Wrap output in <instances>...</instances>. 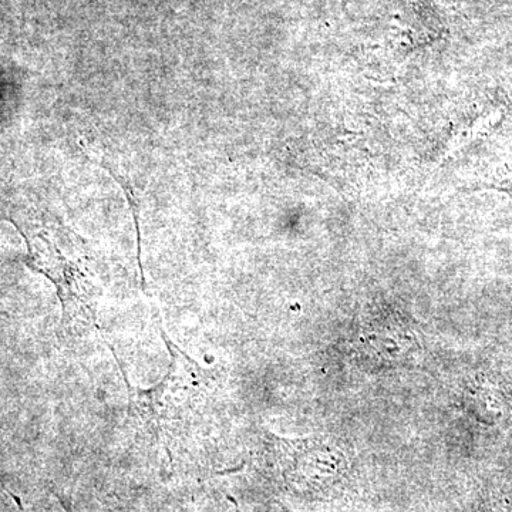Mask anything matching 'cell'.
Masks as SVG:
<instances>
[{"mask_svg":"<svg viewBox=\"0 0 512 512\" xmlns=\"http://www.w3.org/2000/svg\"><path fill=\"white\" fill-rule=\"evenodd\" d=\"M28 245L25 264L32 271L45 275L56 286L62 303V322L69 332H92L97 325V305L101 289L89 265L79 255H69L46 231L28 232L19 229Z\"/></svg>","mask_w":512,"mask_h":512,"instance_id":"2","label":"cell"},{"mask_svg":"<svg viewBox=\"0 0 512 512\" xmlns=\"http://www.w3.org/2000/svg\"><path fill=\"white\" fill-rule=\"evenodd\" d=\"M171 363L164 379L150 389L127 382L137 430L167 448L192 436L215 393V373L204 369L161 330Z\"/></svg>","mask_w":512,"mask_h":512,"instance_id":"1","label":"cell"}]
</instances>
